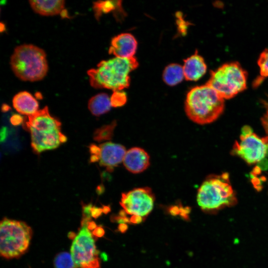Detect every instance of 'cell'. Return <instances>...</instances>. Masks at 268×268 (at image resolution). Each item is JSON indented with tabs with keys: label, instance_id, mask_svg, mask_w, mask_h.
<instances>
[{
	"label": "cell",
	"instance_id": "1",
	"mask_svg": "<svg viewBox=\"0 0 268 268\" xmlns=\"http://www.w3.org/2000/svg\"><path fill=\"white\" fill-rule=\"evenodd\" d=\"M138 63L135 57L130 59L115 57L101 61L97 68L87 71L91 86L95 88H106L121 91L130 84L129 73L136 69Z\"/></svg>",
	"mask_w": 268,
	"mask_h": 268
},
{
	"label": "cell",
	"instance_id": "2",
	"mask_svg": "<svg viewBox=\"0 0 268 268\" xmlns=\"http://www.w3.org/2000/svg\"><path fill=\"white\" fill-rule=\"evenodd\" d=\"M224 108V99L207 84L191 89L185 102V110L188 118L200 125L215 121Z\"/></svg>",
	"mask_w": 268,
	"mask_h": 268
},
{
	"label": "cell",
	"instance_id": "3",
	"mask_svg": "<svg viewBox=\"0 0 268 268\" xmlns=\"http://www.w3.org/2000/svg\"><path fill=\"white\" fill-rule=\"evenodd\" d=\"M10 64L16 76L23 81L40 80L48 70L45 52L32 44L17 46L10 57Z\"/></svg>",
	"mask_w": 268,
	"mask_h": 268
},
{
	"label": "cell",
	"instance_id": "4",
	"mask_svg": "<svg viewBox=\"0 0 268 268\" xmlns=\"http://www.w3.org/2000/svg\"><path fill=\"white\" fill-rule=\"evenodd\" d=\"M197 201L201 209L212 212L237 203V198L230 184L229 175L208 176L200 187Z\"/></svg>",
	"mask_w": 268,
	"mask_h": 268
},
{
	"label": "cell",
	"instance_id": "5",
	"mask_svg": "<svg viewBox=\"0 0 268 268\" xmlns=\"http://www.w3.org/2000/svg\"><path fill=\"white\" fill-rule=\"evenodd\" d=\"M0 254L4 258H18L28 250L31 228L21 221L4 218L0 224Z\"/></svg>",
	"mask_w": 268,
	"mask_h": 268
},
{
	"label": "cell",
	"instance_id": "6",
	"mask_svg": "<svg viewBox=\"0 0 268 268\" xmlns=\"http://www.w3.org/2000/svg\"><path fill=\"white\" fill-rule=\"evenodd\" d=\"M206 83L223 99H229L244 91L247 87V73L238 62L223 64L210 72Z\"/></svg>",
	"mask_w": 268,
	"mask_h": 268
},
{
	"label": "cell",
	"instance_id": "7",
	"mask_svg": "<svg viewBox=\"0 0 268 268\" xmlns=\"http://www.w3.org/2000/svg\"><path fill=\"white\" fill-rule=\"evenodd\" d=\"M232 152L248 164L258 163L268 153V136L260 137L250 127L245 126L242 129L240 141L234 143Z\"/></svg>",
	"mask_w": 268,
	"mask_h": 268
},
{
	"label": "cell",
	"instance_id": "8",
	"mask_svg": "<svg viewBox=\"0 0 268 268\" xmlns=\"http://www.w3.org/2000/svg\"><path fill=\"white\" fill-rule=\"evenodd\" d=\"M70 253L77 268H100L99 251L96 250L94 239L87 224L81 225L79 232L72 242Z\"/></svg>",
	"mask_w": 268,
	"mask_h": 268
},
{
	"label": "cell",
	"instance_id": "9",
	"mask_svg": "<svg viewBox=\"0 0 268 268\" xmlns=\"http://www.w3.org/2000/svg\"><path fill=\"white\" fill-rule=\"evenodd\" d=\"M25 124L32 142L41 141L61 132L60 122L51 116L47 106L28 116Z\"/></svg>",
	"mask_w": 268,
	"mask_h": 268
},
{
	"label": "cell",
	"instance_id": "10",
	"mask_svg": "<svg viewBox=\"0 0 268 268\" xmlns=\"http://www.w3.org/2000/svg\"><path fill=\"white\" fill-rule=\"evenodd\" d=\"M154 201L151 189L143 187L122 194L120 203L127 214L145 217L152 210Z\"/></svg>",
	"mask_w": 268,
	"mask_h": 268
},
{
	"label": "cell",
	"instance_id": "11",
	"mask_svg": "<svg viewBox=\"0 0 268 268\" xmlns=\"http://www.w3.org/2000/svg\"><path fill=\"white\" fill-rule=\"evenodd\" d=\"M137 42L131 34H120L111 40L109 53L115 57L130 59L134 57L137 49Z\"/></svg>",
	"mask_w": 268,
	"mask_h": 268
},
{
	"label": "cell",
	"instance_id": "12",
	"mask_svg": "<svg viewBox=\"0 0 268 268\" xmlns=\"http://www.w3.org/2000/svg\"><path fill=\"white\" fill-rule=\"evenodd\" d=\"M99 164L108 170H113L123 161L126 152L125 147L119 144L108 142L99 146Z\"/></svg>",
	"mask_w": 268,
	"mask_h": 268
},
{
	"label": "cell",
	"instance_id": "13",
	"mask_svg": "<svg viewBox=\"0 0 268 268\" xmlns=\"http://www.w3.org/2000/svg\"><path fill=\"white\" fill-rule=\"evenodd\" d=\"M149 156L142 148L133 147L128 150L123 159L125 168L130 172L136 174L145 170L149 165Z\"/></svg>",
	"mask_w": 268,
	"mask_h": 268
},
{
	"label": "cell",
	"instance_id": "14",
	"mask_svg": "<svg viewBox=\"0 0 268 268\" xmlns=\"http://www.w3.org/2000/svg\"><path fill=\"white\" fill-rule=\"evenodd\" d=\"M183 66L184 77L188 81H197L206 72L207 66L203 58L198 54V51L184 60Z\"/></svg>",
	"mask_w": 268,
	"mask_h": 268
},
{
	"label": "cell",
	"instance_id": "15",
	"mask_svg": "<svg viewBox=\"0 0 268 268\" xmlns=\"http://www.w3.org/2000/svg\"><path fill=\"white\" fill-rule=\"evenodd\" d=\"M12 104L18 113L28 116L38 111L37 101L30 93L25 91L17 93L13 98Z\"/></svg>",
	"mask_w": 268,
	"mask_h": 268
},
{
	"label": "cell",
	"instance_id": "16",
	"mask_svg": "<svg viewBox=\"0 0 268 268\" xmlns=\"http://www.w3.org/2000/svg\"><path fill=\"white\" fill-rule=\"evenodd\" d=\"M29 2L35 12L44 16L59 14L63 11L65 6V1L63 0H31Z\"/></svg>",
	"mask_w": 268,
	"mask_h": 268
},
{
	"label": "cell",
	"instance_id": "17",
	"mask_svg": "<svg viewBox=\"0 0 268 268\" xmlns=\"http://www.w3.org/2000/svg\"><path fill=\"white\" fill-rule=\"evenodd\" d=\"M112 105L108 94L101 93L91 97L88 102V108L91 114L98 116L110 111Z\"/></svg>",
	"mask_w": 268,
	"mask_h": 268
},
{
	"label": "cell",
	"instance_id": "18",
	"mask_svg": "<svg viewBox=\"0 0 268 268\" xmlns=\"http://www.w3.org/2000/svg\"><path fill=\"white\" fill-rule=\"evenodd\" d=\"M163 81L169 86H174L180 83L184 79L183 67L177 64L168 65L163 72Z\"/></svg>",
	"mask_w": 268,
	"mask_h": 268
},
{
	"label": "cell",
	"instance_id": "19",
	"mask_svg": "<svg viewBox=\"0 0 268 268\" xmlns=\"http://www.w3.org/2000/svg\"><path fill=\"white\" fill-rule=\"evenodd\" d=\"M54 264L55 268H77L71 255L66 252L58 254L54 259Z\"/></svg>",
	"mask_w": 268,
	"mask_h": 268
},
{
	"label": "cell",
	"instance_id": "20",
	"mask_svg": "<svg viewBox=\"0 0 268 268\" xmlns=\"http://www.w3.org/2000/svg\"><path fill=\"white\" fill-rule=\"evenodd\" d=\"M114 127V124L97 129L94 133V139L97 141H101L110 139L113 135Z\"/></svg>",
	"mask_w": 268,
	"mask_h": 268
},
{
	"label": "cell",
	"instance_id": "21",
	"mask_svg": "<svg viewBox=\"0 0 268 268\" xmlns=\"http://www.w3.org/2000/svg\"><path fill=\"white\" fill-rule=\"evenodd\" d=\"M262 77H268V48L261 54L258 61Z\"/></svg>",
	"mask_w": 268,
	"mask_h": 268
},
{
	"label": "cell",
	"instance_id": "22",
	"mask_svg": "<svg viewBox=\"0 0 268 268\" xmlns=\"http://www.w3.org/2000/svg\"><path fill=\"white\" fill-rule=\"evenodd\" d=\"M112 107H118L124 105L127 102L126 93L121 91H114L110 98Z\"/></svg>",
	"mask_w": 268,
	"mask_h": 268
},
{
	"label": "cell",
	"instance_id": "23",
	"mask_svg": "<svg viewBox=\"0 0 268 268\" xmlns=\"http://www.w3.org/2000/svg\"><path fill=\"white\" fill-rule=\"evenodd\" d=\"M262 103L265 109V113L261 119L262 124L268 136V100H263Z\"/></svg>",
	"mask_w": 268,
	"mask_h": 268
},
{
	"label": "cell",
	"instance_id": "24",
	"mask_svg": "<svg viewBox=\"0 0 268 268\" xmlns=\"http://www.w3.org/2000/svg\"><path fill=\"white\" fill-rule=\"evenodd\" d=\"M92 205L91 203L88 204L82 205V215L83 219H86L91 220V210L92 208Z\"/></svg>",
	"mask_w": 268,
	"mask_h": 268
},
{
	"label": "cell",
	"instance_id": "25",
	"mask_svg": "<svg viewBox=\"0 0 268 268\" xmlns=\"http://www.w3.org/2000/svg\"><path fill=\"white\" fill-rule=\"evenodd\" d=\"M102 212V208L96 206H93L91 210V216L97 219L101 215Z\"/></svg>",
	"mask_w": 268,
	"mask_h": 268
},
{
	"label": "cell",
	"instance_id": "26",
	"mask_svg": "<svg viewBox=\"0 0 268 268\" xmlns=\"http://www.w3.org/2000/svg\"><path fill=\"white\" fill-rule=\"evenodd\" d=\"M23 121L22 117L18 115H14L12 116L10 119L11 123L14 126L20 125Z\"/></svg>",
	"mask_w": 268,
	"mask_h": 268
},
{
	"label": "cell",
	"instance_id": "27",
	"mask_svg": "<svg viewBox=\"0 0 268 268\" xmlns=\"http://www.w3.org/2000/svg\"><path fill=\"white\" fill-rule=\"evenodd\" d=\"M180 215L181 216L186 219L188 220L189 219V214L190 212L191 208L189 207H186L185 208H183L182 207H180Z\"/></svg>",
	"mask_w": 268,
	"mask_h": 268
},
{
	"label": "cell",
	"instance_id": "28",
	"mask_svg": "<svg viewBox=\"0 0 268 268\" xmlns=\"http://www.w3.org/2000/svg\"><path fill=\"white\" fill-rule=\"evenodd\" d=\"M112 219H114V221L119 224H126L131 222L130 219H129L127 216L123 217L120 216H115L114 217H112Z\"/></svg>",
	"mask_w": 268,
	"mask_h": 268
},
{
	"label": "cell",
	"instance_id": "29",
	"mask_svg": "<svg viewBox=\"0 0 268 268\" xmlns=\"http://www.w3.org/2000/svg\"><path fill=\"white\" fill-rule=\"evenodd\" d=\"M92 234L96 237L100 238L104 235L105 231L102 227L98 226L92 231Z\"/></svg>",
	"mask_w": 268,
	"mask_h": 268
},
{
	"label": "cell",
	"instance_id": "30",
	"mask_svg": "<svg viewBox=\"0 0 268 268\" xmlns=\"http://www.w3.org/2000/svg\"><path fill=\"white\" fill-rule=\"evenodd\" d=\"M143 221V217L139 215H133L130 218L131 223L139 224Z\"/></svg>",
	"mask_w": 268,
	"mask_h": 268
},
{
	"label": "cell",
	"instance_id": "31",
	"mask_svg": "<svg viewBox=\"0 0 268 268\" xmlns=\"http://www.w3.org/2000/svg\"><path fill=\"white\" fill-rule=\"evenodd\" d=\"M170 213L173 216H176L180 214V208L177 206H173L169 209Z\"/></svg>",
	"mask_w": 268,
	"mask_h": 268
},
{
	"label": "cell",
	"instance_id": "32",
	"mask_svg": "<svg viewBox=\"0 0 268 268\" xmlns=\"http://www.w3.org/2000/svg\"><path fill=\"white\" fill-rule=\"evenodd\" d=\"M7 129L5 127H3L1 129L0 132V140L1 142L3 141L7 136Z\"/></svg>",
	"mask_w": 268,
	"mask_h": 268
},
{
	"label": "cell",
	"instance_id": "33",
	"mask_svg": "<svg viewBox=\"0 0 268 268\" xmlns=\"http://www.w3.org/2000/svg\"><path fill=\"white\" fill-rule=\"evenodd\" d=\"M128 229V226L126 223L119 224L118 229L122 233H124L127 231Z\"/></svg>",
	"mask_w": 268,
	"mask_h": 268
},
{
	"label": "cell",
	"instance_id": "34",
	"mask_svg": "<svg viewBox=\"0 0 268 268\" xmlns=\"http://www.w3.org/2000/svg\"><path fill=\"white\" fill-rule=\"evenodd\" d=\"M87 227L88 229L90 230H94L97 227L96 223L93 221H90L87 224Z\"/></svg>",
	"mask_w": 268,
	"mask_h": 268
},
{
	"label": "cell",
	"instance_id": "35",
	"mask_svg": "<svg viewBox=\"0 0 268 268\" xmlns=\"http://www.w3.org/2000/svg\"><path fill=\"white\" fill-rule=\"evenodd\" d=\"M67 236L70 239L74 240V238L76 237V235L74 232L70 231L68 233Z\"/></svg>",
	"mask_w": 268,
	"mask_h": 268
},
{
	"label": "cell",
	"instance_id": "36",
	"mask_svg": "<svg viewBox=\"0 0 268 268\" xmlns=\"http://www.w3.org/2000/svg\"><path fill=\"white\" fill-rule=\"evenodd\" d=\"M102 209L103 212L105 214L109 213L111 210L110 207L108 206H104Z\"/></svg>",
	"mask_w": 268,
	"mask_h": 268
},
{
	"label": "cell",
	"instance_id": "37",
	"mask_svg": "<svg viewBox=\"0 0 268 268\" xmlns=\"http://www.w3.org/2000/svg\"><path fill=\"white\" fill-rule=\"evenodd\" d=\"M100 257L105 262L108 261V255L106 253L104 252L102 253L101 254Z\"/></svg>",
	"mask_w": 268,
	"mask_h": 268
},
{
	"label": "cell",
	"instance_id": "38",
	"mask_svg": "<svg viewBox=\"0 0 268 268\" xmlns=\"http://www.w3.org/2000/svg\"><path fill=\"white\" fill-rule=\"evenodd\" d=\"M119 216H121V217H126V215H127V212H126V211L124 209L123 210H121L119 213Z\"/></svg>",
	"mask_w": 268,
	"mask_h": 268
}]
</instances>
